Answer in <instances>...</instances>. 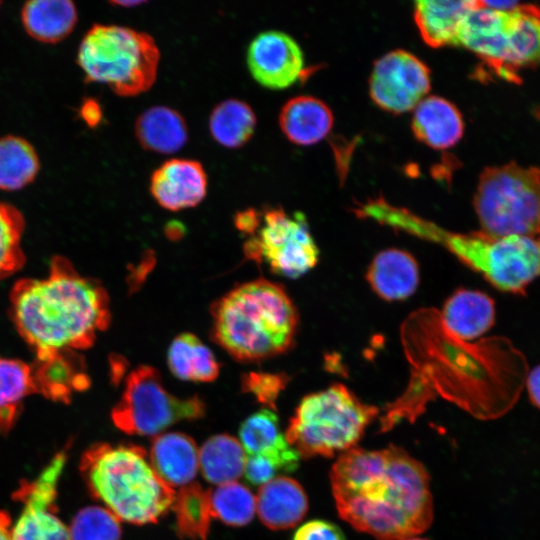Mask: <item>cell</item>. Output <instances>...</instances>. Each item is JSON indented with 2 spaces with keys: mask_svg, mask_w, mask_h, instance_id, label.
<instances>
[{
  "mask_svg": "<svg viewBox=\"0 0 540 540\" xmlns=\"http://www.w3.org/2000/svg\"><path fill=\"white\" fill-rule=\"evenodd\" d=\"M412 375L405 392L387 405L380 432L414 423L437 396L479 420L504 416L517 403L527 376L524 355L503 337L471 344L454 335L435 309L415 311L402 327Z\"/></svg>",
  "mask_w": 540,
  "mask_h": 540,
  "instance_id": "6da1fadb",
  "label": "cell"
},
{
  "mask_svg": "<svg viewBox=\"0 0 540 540\" xmlns=\"http://www.w3.org/2000/svg\"><path fill=\"white\" fill-rule=\"evenodd\" d=\"M339 516L379 540H405L433 521L430 477L421 462L390 444L381 450L353 447L330 471Z\"/></svg>",
  "mask_w": 540,
  "mask_h": 540,
  "instance_id": "7a4b0ae2",
  "label": "cell"
},
{
  "mask_svg": "<svg viewBox=\"0 0 540 540\" xmlns=\"http://www.w3.org/2000/svg\"><path fill=\"white\" fill-rule=\"evenodd\" d=\"M10 316L38 362L91 347L110 323L105 288L55 257L44 278L17 281L10 292Z\"/></svg>",
  "mask_w": 540,
  "mask_h": 540,
  "instance_id": "3957f363",
  "label": "cell"
},
{
  "mask_svg": "<svg viewBox=\"0 0 540 540\" xmlns=\"http://www.w3.org/2000/svg\"><path fill=\"white\" fill-rule=\"evenodd\" d=\"M360 213L362 218L446 248L501 291L524 295L527 286L540 276V235L498 237L482 231L452 232L383 198L368 200Z\"/></svg>",
  "mask_w": 540,
  "mask_h": 540,
  "instance_id": "277c9868",
  "label": "cell"
},
{
  "mask_svg": "<svg viewBox=\"0 0 540 540\" xmlns=\"http://www.w3.org/2000/svg\"><path fill=\"white\" fill-rule=\"evenodd\" d=\"M211 337L240 362H258L287 351L298 317L285 289L266 279L234 287L210 309Z\"/></svg>",
  "mask_w": 540,
  "mask_h": 540,
  "instance_id": "5b68a950",
  "label": "cell"
},
{
  "mask_svg": "<svg viewBox=\"0 0 540 540\" xmlns=\"http://www.w3.org/2000/svg\"><path fill=\"white\" fill-rule=\"evenodd\" d=\"M80 471L94 498L132 524L156 522L175 499L174 490L137 445L94 444L83 454Z\"/></svg>",
  "mask_w": 540,
  "mask_h": 540,
  "instance_id": "8992f818",
  "label": "cell"
},
{
  "mask_svg": "<svg viewBox=\"0 0 540 540\" xmlns=\"http://www.w3.org/2000/svg\"><path fill=\"white\" fill-rule=\"evenodd\" d=\"M378 414V407L334 384L300 401L284 435L300 458L332 457L355 447Z\"/></svg>",
  "mask_w": 540,
  "mask_h": 540,
  "instance_id": "52a82bcc",
  "label": "cell"
},
{
  "mask_svg": "<svg viewBox=\"0 0 540 540\" xmlns=\"http://www.w3.org/2000/svg\"><path fill=\"white\" fill-rule=\"evenodd\" d=\"M160 53L147 33L114 24H95L82 38L77 60L88 81L108 85L121 96L148 90Z\"/></svg>",
  "mask_w": 540,
  "mask_h": 540,
  "instance_id": "ba28073f",
  "label": "cell"
},
{
  "mask_svg": "<svg viewBox=\"0 0 540 540\" xmlns=\"http://www.w3.org/2000/svg\"><path fill=\"white\" fill-rule=\"evenodd\" d=\"M473 205L483 233L540 235V169L514 162L486 168Z\"/></svg>",
  "mask_w": 540,
  "mask_h": 540,
  "instance_id": "9c48e42d",
  "label": "cell"
},
{
  "mask_svg": "<svg viewBox=\"0 0 540 540\" xmlns=\"http://www.w3.org/2000/svg\"><path fill=\"white\" fill-rule=\"evenodd\" d=\"M199 396L179 398L168 392L157 369L140 365L126 377L124 389L111 417L129 435H154L174 423L197 420L205 414Z\"/></svg>",
  "mask_w": 540,
  "mask_h": 540,
  "instance_id": "30bf717a",
  "label": "cell"
},
{
  "mask_svg": "<svg viewBox=\"0 0 540 540\" xmlns=\"http://www.w3.org/2000/svg\"><path fill=\"white\" fill-rule=\"evenodd\" d=\"M244 254L257 264H266L276 275L296 279L317 264L319 250L302 213L271 208L244 243Z\"/></svg>",
  "mask_w": 540,
  "mask_h": 540,
  "instance_id": "8fae6325",
  "label": "cell"
},
{
  "mask_svg": "<svg viewBox=\"0 0 540 540\" xmlns=\"http://www.w3.org/2000/svg\"><path fill=\"white\" fill-rule=\"evenodd\" d=\"M67 459L59 451L32 481H24L15 498L23 504L12 540H71L67 527L56 514L57 485Z\"/></svg>",
  "mask_w": 540,
  "mask_h": 540,
  "instance_id": "7c38bea8",
  "label": "cell"
},
{
  "mask_svg": "<svg viewBox=\"0 0 540 540\" xmlns=\"http://www.w3.org/2000/svg\"><path fill=\"white\" fill-rule=\"evenodd\" d=\"M430 87V70L426 64L401 49L379 58L369 79V93L374 103L396 114L414 109Z\"/></svg>",
  "mask_w": 540,
  "mask_h": 540,
  "instance_id": "4fadbf2b",
  "label": "cell"
},
{
  "mask_svg": "<svg viewBox=\"0 0 540 540\" xmlns=\"http://www.w3.org/2000/svg\"><path fill=\"white\" fill-rule=\"evenodd\" d=\"M250 73L262 86L284 89L301 76L304 56L298 43L288 34L269 30L259 33L247 51Z\"/></svg>",
  "mask_w": 540,
  "mask_h": 540,
  "instance_id": "5bb4252c",
  "label": "cell"
},
{
  "mask_svg": "<svg viewBox=\"0 0 540 540\" xmlns=\"http://www.w3.org/2000/svg\"><path fill=\"white\" fill-rule=\"evenodd\" d=\"M540 65V8L519 4L506 12L501 34L500 63L496 74L519 81L517 71Z\"/></svg>",
  "mask_w": 540,
  "mask_h": 540,
  "instance_id": "9a60e30c",
  "label": "cell"
},
{
  "mask_svg": "<svg viewBox=\"0 0 540 540\" xmlns=\"http://www.w3.org/2000/svg\"><path fill=\"white\" fill-rule=\"evenodd\" d=\"M153 198L171 211L194 207L207 192V175L198 161L170 159L157 168L150 182Z\"/></svg>",
  "mask_w": 540,
  "mask_h": 540,
  "instance_id": "2e32d148",
  "label": "cell"
},
{
  "mask_svg": "<svg viewBox=\"0 0 540 540\" xmlns=\"http://www.w3.org/2000/svg\"><path fill=\"white\" fill-rule=\"evenodd\" d=\"M239 435L248 456H264L281 472L298 468L300 456L281 433L278 418L272 410L262 409L246 418Z\"/></svg>",
  "mask_w": 540,
  "mask_h": 540,
  "instance_id": "e0dca14e",
  "label": "cell"
},
{
  "mask_svg": "<svg viewBox=\"0 0 540 540\" xmlns=\"http://www.w3.org/2000/svg\"><path fill=\"white\" fill-rule=\"evenodd\" d=\"M261 522L272 530H286L298 524L308 510L303 487L293 478L275 477L263 484L256 497Z\"/></svg>",
  "mask_w": 540,
  "mask_h": 540,
  "instance_id": "ac0fdd59",
  "label": "cell"
},
{
  "mask_svg": "<svg viewBox=\"0 0 540 540\" xmlns=\"http://www.w3.org/2000/svg\"><path fill=\"white\" fill-rule=\"evenodd\" d=\"M412 130L415 137L429 147L447 149L462 138L464 122L460 111L450 101L429 96L414 108Z\"/></svg>",
  "mask_w": 540,
  "mask_h": 540,
  "instance_id": "d6986e66",
  "label": "cell"
},
{
  "mask_svg": "<svg viewBox=\"0 0 540 540\" xmlns=\"http://www.w3.org/2000/svg\"><path fill=\"white\" fill-rule=\"evenodd\" d=\"M367 281L381 298L388 301L403 300L410 297L418 286V264L406 251L383 250L370 263Z\"/></svg>",
  "mask_w": 540,
  "mask_h": 540,
  "instance_id": "ffe728a7",
  "label": "cell"
},
{
  "mask_svg": "<svg viewBox=\"0 0 540 540\" xmlns=\"http://www.w3.org/2000/svg\"><path fill=\"white\" fill-rule=\"evenodd\" d=\"M331 109L322 100L301 95L288 100L281 108L279 124L294 144L307 146L323 140L333 127Z\"/></svg>",
  "mask_w": 540,
  "mask_h": 540,
  "instance_id": "44dd1931",
  "label": "cell"
},
{
  "mask_svg": "<svg viewBox=\"0 0 540 540\" xmlns=\"http://www.w3.org/2000/svg\"><path fill=\"white\" fill-rule=\"evenodd\" d=\"M198 457L195 441L184 433L160 434L151 444V464L169 486L185 485L193 480L198 471Z\"/></svg>",
  "mask_w": 540,
  "mask_h": 540,
  "instance_id": "7402d4cb",
  "label": "cell"
},
{
  "mask_svg": "<svg viewBox=\"0 0 540 540\" xmlns=\"http://www.w3.org/2000/svg\"><path fill=\"white\" fill-rule=\"evenodd\" d=\"M441 318L458 338L467 341L486 333L494 324V301L485 293L461 289L446 301Z\"/></svg>",
  "mask_w": 540,
  "mask_h": 540,
  "instance_id": "603a6c76",
  "label": "cell"
},
{
  "mask_svg": "<svg viewBox=\"0 0 540 540\" xmlns=\"http://www.w3.org/2000/svg\"><path fill=\"white\" fill-rule=\"evenodd\" d=\"M477 1L421 0L414 19L424 42L433 48L455 45L460 25Z\"/></svg>",
  "mask_w": 540,
  "mask_h": 540,
  "instance_id": "cb8c5ba5",
  "label": "cell"
},
{
  "mask_svg": "<svg viewBox=\"0 0 540 540\" xmlns=\"http://www.w3.org/2000/svg\"><path fill=\"white\" fill-rule=\"evenodd\" d=\"M21 18L31 37L45 43H56L73 30L77 11L69 0H32L24 4Z\"/></svg>",
  "mask_w": 540,
  "mask_h": 540,
  "instance_id": "d4e9b609",
  "label": "cell"
},
{
  "mask_svg": "<svg viewBox=\"0 0 540 540\" xmlns=\"http://www.w3.org/2000/svg\"><path fill=\"white\" fill-rule=\"evenodd\" d=\"M135 131L145 149L158 153L178 151L188 137L183 117L176 110L160 105L150 107L139 115Z\"/></svg>",
  "mask_w": 540,
  "mask_h": 540,
  "instance_id": "484cf974",
  "label": "cell"
},
{
  "mask_svg": "<svg viewBox=\"0 0 540 540\" xmlns=\"http://www.w3.org/2000/svg\"><path fill=\"white\" fill-rule=\"evenodd\" d=\"M167 363L172 374L184 381L211 382L220 371V364L211 349L196 335L181 333L171 342Z\"/></svg>",
  "mask_w": 540,
  "mask_h": 540,
  "instance_id": "4316f807",
  "label": "cell"
},
{
  "mask_svg": "<svg viewBox=\"0 0 540 540\" xmlns=\"http://www.w3.org/2000/svg\"><path fill=\"white\" fill-rule=\"evenodd\" d=\"M199 460L204 478L219 485L240 477L246 463L242 445L228 434L209 438L201 447Z\"/></svg>",
  "mask_w": 540,
  "mask_h": 540,
  "instance_id": "83f0119b",
  "label": "cell"
},
{
  "mask_svg": "<svg viewBox=\"0 0 540 540\" xmlns=\"http://www.w3.org/2000/svg\"><path fill=\"white\" fill-rule=\"evenodd\" d=\"M37 392L34 370L21 360L0 356V431L16 422L23 400Z\"/></svg>",
  "mask_w": 540,
  "mask_h": 540,
  "instance_id": "f1b7e54d",
  "label": "cell"
},
{
  "mask_svg": "<svg viewBox=\"0 0 540 540\" xmlns=\"http://www.w3.org/2000/svg\"><path fill=\"white\" fill-rule=\"evenodd\" d=\"M210 493V490H204L198 483H193L183 487L175 495L172 508L179 537L207 540L214 517Z\"/></svg>",
  "mask_w": 540,
  "mask_h": 540,
  "instance_id": "f546056e",
  "label": "cell"
},
{
  "mask_svg": "<svg viewBox=\"0 0 540 540\" xmlns=\"http://www.w3.org/2000/svg\"><path fill=\"white\" fill-rule=\"evenodd\" d=\"M256 116L252 108L238 99H227L212 110L209 129L212 137L221 145L238 148L252 136Z\"/></svg>",
  "mask_w": 540,
  "mask_h": 540,
  "instance_id": "4dcf8cb0",
  "label": "cell"
},
{
  "mask_svg": "<svg viewBox=\"0 0 540 540\" xmlns=\"http://www.w3.org/2000/svg\"><path fill=\"white\" fill-rule=\"evenodd\" d=\"M39 170L33 146L17 136L0 138V189L15 191L30 184Z\"/></svg>",
  "mask_w": 540,
  "mask_h": 540,
  "instance_id": "1f68e13d",
  "label": "cell"
},
{
  "mask_svg": "<svg viewBox=\"0 0 540 540\" xmlns=\"http://www.w3.org/2000/svg\"><path fill=\"white\" fill-rule=\"evenodd\" d=\"M213 516L229 526L248 524L254 516L256 499L244 485L229 482L210 493Z\"/></svg>",
  "mask_w": 540,
  "mask_h": 540,
  "instance_id": "d6a6232c",
  "label": "cell"
},
{
  "mask_svg": "<svg viewBox=\"0 0 540 540\" xmlns=\"http://www.w3.org/2000/svg\"><path fill=\"white\" fill-rule=\"evenodd\" d=\"M25 222L14 206L0 202V280L12 275L24 265L21 245Z\"/></svg>",
  "mask_w": 540,
  "mask_h": 540,
  "instance_id": "836d02e7",
  "label": "cell"
},
{
  "mask_svg": "<svg viewBox=\"0 0 540 540\" xmlns=\"http://www.w3.org/2000/svg\"><path fill=\"white\" fill-rule=\"evenodd\" d=\"M69 533L71 540H121L119 519L99 506L80 510L72 520Z\"/></svg>",
  "mask_w": 540,
  "mask_h": 540,
  "instance_id": "e575fe53",
  "label": "cell"
},
{
  "mask_svg": "<svg viewBox=\"0 0 540 540\" xmlns=\"http://www.w3.org/2000/svg\"><path fill=\"white\" fill-rule=\"evenodd\" d=\"M288 377L282 374L248 372L241 376V389L253 395L262 405L275 410L276 400L285 388Z\"/></svg>",
  "mask_w": 540,
  "mask_h": 540,
  "instance_id": "d590c367",
  "label": "cell"
},
{
  "mask_svg": "<svg viewBox=\"0 0 540 540\" xmlns=\"http://www.w3.org/2000/svg\"><path fill=\"white\" fill-rule=\"evenodd\" d=\"M292 540H346L342 530L334 523L315 519L301 525Z\"/></svg>",
  "mask_w": 540,
  "mask_h": 540,
  "instance_id": "8d00e7d4",
  "label": "cell"
},
{
  "mask_svg": "<svg viewBox=\"0 0 540 540\" xmlns=\"http://www.w3.org/2000/svg\"><path fill=\"white\" fill-rule=\"evenodd\" d=\"M245 477L253 485L265 484L272 480L279 468L271 460L264 456H248L245 463Z\"/></svg>",
  "mask_w": 540,
  "mask_h": 540,
  "instance_id": "74e56055",
  "label": "cell"
},
{
  "mask_svg": "<svg viewBox=\"0 0 540 540\" xmlns=\"http://www.w3.org/2000/svg\"><path fill=\"white\" fill-rule=\"evenodd\" d=\"M262 214L255 209H246L235 215L234 222L238 230L252 236L259 228Z\"/></svg>",
  "mask_w": 540,
  "mask_h": 540,
  "instance_id": "f35d334b",
  "label": "cell"
},
{
  "mask_svg": "<svg viewBox=\"0 0 540 540\" xmlns=\"http://www.w3.org/2000/svg\"><path fill=\"white\" fill-rule=\"evenodd\" d=\"M530 402L540 410V365L527 373L525 384Z\"/></svg>",
  "mask_w": 540,
  "mask_h": 540,
  "instance_id": "ab89813d",
  "label": "cell"
},
{
  "mask_svg": "<svg viewBox=\"0 0 540 540\" xmlns=\"http://www.w3.org/2000/svg\"><path fill=\"white\" fill-rule=\"evenodd\" d=\"M81 116L89 126H96L102 119V110L95 100L88 99L81 107Z\"/></svg>",
  "mask_w": 540,
  "mask_h": 540,
  "instance_id": "60d3db41",
  "label": "cell"
},
{
  "mask_svg": "<svg viewBox=\"0 0 540 540\" xmlns=\"http://www.w3.org/2000/svg\"><path fill=\"white\" fill-rule=\"evenodd\" d=\"M10 524L9 516L5 512L0 511V540H12Z\"/></svg>",
  "mask_w": 540,
  "mask_h": 540,
  "instance_id": "b9f144b4",
  "label": "cell"
},
{
  "mask_svg": "<svg viewBox=\"0 0 540 540\" xmlns=\"http://www.w3.org/2000/svg\"><path fill=\"white\" fill-rule=\"evenodd\" d=\"M111 3L117 6L130 7V6H137L143 3V1H113Z\"/></svg>",
  "mask_w": 540,
  "mask_h": 540,
  "instance_id": "7bdbcfd3",
  "label": "cell"
},
{
  "mask_svg": "<svg viewBox=\"0 0 540 540\" xmlns=\"http://www.w3.org/2000/svg\"><path fill=\"white\" fill-rule=\"evenodd\" d=\"M405 540H427V539L415 536V537H411V538H408V539H405Z\"/></svg>",
  "mask_w": 540,
  "mask_h": 540,
  "instance_id": "ee69618b",
  "label": "cell"
}]
</instances>
